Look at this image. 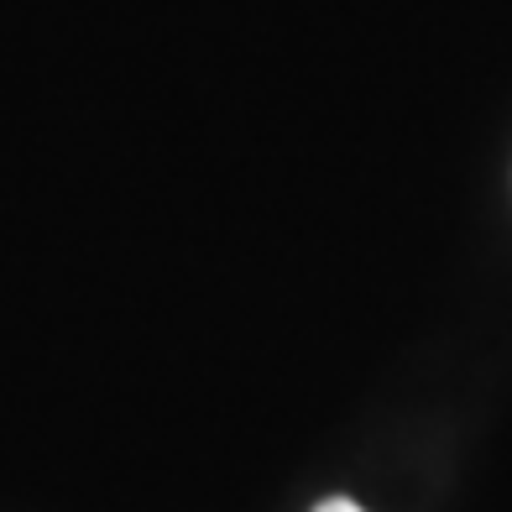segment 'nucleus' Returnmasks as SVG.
<instances>
[{"label": "nucleus", "instance_id": "obj_1", "mask_svg": "<svg viewBox=\"0 0 512 512\" xmlns=\"http://www.w3.org/2000/svg\"><path fill=\"white\" fill-rule=\"evenodd\" d=\"M314 512H366V507H356V502H345V497H330V502H319Z\"/></svg>", "mask_w": 512, "mask_h": 512}]
</instances>
